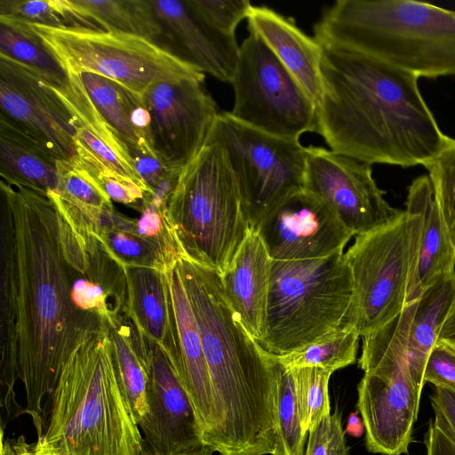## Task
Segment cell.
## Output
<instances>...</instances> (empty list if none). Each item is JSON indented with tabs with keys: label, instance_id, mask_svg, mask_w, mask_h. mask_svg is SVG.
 <instances>
[{
	"label": "cell",
	"instance_id": "cell-1",
	"mask_svg": "<svg viewBox=\"0 0 455 455\" xmlns=\"http://www.w3.org/2000/svg\"><path fill=\"white\" fill-rule=\"evenodd\" d=\"M58 208L49 195L0 181V380L8 415L23 383L26 408L41 437L44 399L74 350L108 327L73 299Z\"/></svg>",
	"mask_w": 455,
	"mask_h": 455
},
{
	"label": "cell",
	"instance_id": "cell-2",
	"mask_svg": "<svg viewBox=\"0 0 455 455\" xmlns=\"http://www.w3.org/2000/svg\"><path fill=\"white\" fill-rule=\"evenodd\" d=\"M321 45L315 132L331 150L371 164L411 167L424 165L448 142L419 77L359 52Z\"/></svg>",
	"mask_w": 455,
	"mask_h": 455
},
{
	"label": "cell",
	"instance_id": "cell-3",
	"mask_svg": "<svg viewBox=\"0 0 455 455\" xmlns=\"http://www.w3.org/2000/svg\"><path fill=\"white\" fill-rule=\"evenodd\" d=\"M177 267L200 335L220 455H274L276 364L230 307L218 272L180 257Z\"/></svg>",
	"mask_w": 455,
	"mask_h": 455
},
{
	"label": "cell",
	"instance_id": "cell-4",
	"mask_svg": "<svg viewBox=\"0 0 455 455\" xmlns=\"http://www.w3.org/2000/svg\"><path fill=\"white\" fill-rule=\"evenodd\" d=\"M36 455H145L139 423L115 367L108 327L70 355L48 396Z\"/></svg>",
	"mask_w": 455,
	"mask_h": 455
},
{
	"label": "cell",
	"instance_id": "cell-5",
	"mask_svg": "<svg viewBox=\"0 0 455 455\" xmlns=\"http://www.w3.org/2000/svg\"><path fill=\"white\" fill-rule=\"evenodd\" d=\"M314 36L417 77L455 76V12L426 2L339 0L324 10Z\"/></svg>",
	"mask_w": 455,
	"mask_h": 455
},
{
	"label": "cell",
	"instance_id": "cell-6",
	"mask_svg": "<svg viewBox=\"0 0 455 455\" xmlns=\"http://www.w3.org/2000/svg\"><path fill=\"white\" fill-rule=\"evenodd\" d=\"M358 306L344 252L306 260H272L264 338L283 356L330 335L356 329Z\"/></svg>",
	"mask_w": 455,
	"mask_h": 455
},
{
	"label": "cell",
	"instance_id": "cell-7",
	"mask_svg": "<svg viewBox=\"0 0 455 455\" xmlns=\"http://www.w3.org/2000/svg\"><path fill=\"white\" fill-rule=\"evenodd\" d=\"M167 213L182 257L221 275L251 228L227 155L210 135L182 167Z\"/></svg>",
	"mask_w": 455,
	"mask_h": 455
},
{
	"label": "cell",
	"instance_id": "cell-8",
	"mask_svg": "<svg viewBox=\"0 0 455 455\" xmlns=\"http://www.w3.org/2000/svg\"><path fill=\"white\" fill-rule=\"evenodd\" d=\"M423 217L415 201L393 220L355 235L345 259L358 306L360 336L383 326L419 295L418 267Z\"/></svg>",
	"mask_w": 455,
	"mask_h": 455
},
{
	"label": "cell",
	"instance_id": "cell-9",
	"mask_svg": "<svg viewBox=\"0 0 455 455\" xmlns=\"http://www.w3.org/2000/svg\"><path fill=\"white\" fill-rule=\"evenodd\" d=\"M25 23L63 70L95 73L139 94L160 82L204 74L169 48L139 36Z\"/></svg>",
	"mask_w": 455,
	"mask_h": 455
},
{
	"label": "cell",
	"instance_id": "cell-10",
	"mask_svg": "<svg viewBox=\"0 0 455 455\" xmlns=\"http://www.w3.org/2000/svg\"><path fill=\"white\" fill-rule=\"evenodd\" d=\"M210 136L223 148L242 196L250 228L304 189L307 148L299 140L269 134L219 114Z\"/></svg>",
	"mask_w": 455,
	"mask_h": 455
},
{
	"label": "cell",
	"instance_id": "cell-11",
	"mask_svg": "<svg viewBox=\"0 0 455 455\" xmlns=\"http://www.w3.org/2000/svg\"><path fill=\"white\" fill-rule=\"evenodd\" d=\"M237 121L279 137L297 139L315 131V106L306 92L256 34L239 48L230 83Z\"/></svg>",
	"mask_w": 455,
	"mask_h": 455
},
{
	"label": "cell",
	"instance_id": "cell-12",
	"mask_svg": "<svg viewBox=\"0 0 455 455\" xmlns=\"http://www.w3.org/2000/svg\"><path fill=\"white\" fill-rule=\"evenodd\" d=\"M364 374L357 386V409L368 451L408 453L421 391L411 374L407 356L398 351L377 352L360 363Z\"/></svg>",
	"mask_w": 455,
	"mask_h": 455
},
{
	"label": "cell",
	"instance_id": "cell-13",
	"mask_svg": "<svg viewBox=\"0 0 455 455\" xmlns=\"http://www.w3.org/2000/svg\"><path fill=\"white\" fill-rule=\"evenodd\" d=\"M307 148L304 188L354 235L381 227L402 212L386 201L371 164L322 147Z\"/></svg>",
	"mask_w": 455,
	"mask_h": 455
},
{
	"label": "cell",
	"instance_id": "cell-14",
	"mask_svg": "<svg viewBox=\"0 0 455 455\" xmlns=\"http://www.w3.org/2000/svg\"><path fill=\"white\" fill-rule=\"evenodd\" d=\"M204 77L200 74L160 82L143 94L154 149L170 164L183 167L198 153L220 114Z\"/></svg>",
	"mask_w": 455,
	"mask_h": 455
},
{
	"label": "cell",
	"instance_id": "cell-15",
	"mask_svg": "<svg viewBox=\"0 0 455 455\" xmlns=\"http://www.w3.org/2000/svg\"><path fill=\"white\" fill-rule=\"evenodd\" d=\"M0 118L58 160L76 156L74 130L64 105L38 71L0 54Z\"/></svg>",
	"mask_w": 455,
	"mask_h": 455
},
{
	"label": "cell",
	"instance_id": "cell-16",
	"mask_svg": "<svg viewBox=\"0 0 455 455\" xmlns=\"http://www.w3.org/2000/svg\"><path fill=\"white\" fill-rule=\"evenodd\" d=\"M272 260H306L343 252L354 235L305 188L268 212L253 228Z\"/></svg>",
	"mask_w": 455,
	"mask_h": 455
},
{
	"label": "cell",
	"instance_id": "cell-17",
	"mask_svg": "<svg viewBox=\"0 0 455 455\" xmlns=\"http://www.w3.org/2000/svg\"><path fill=\"white\" fill-rule=\"evenodd\" d=\"M147 403L139 426L151 455H185L205 445L188 394L165 352L152 341Z\"/></svg>",
	"mask_w": 455,
	"mask_h": 455
},
{
	"label": "cell",
	"instance_id": "cell-18",
	"mask_svg": "<svg viewBox=\"0 0 455 455\" xmlns=\"http://www.w3.org/2000/svg\"><path fill=\"white\" fill-rule=\"evenodd\" d=\"M172 51L202 73L231 83L239 55L235 36L204 20L187 1L151 0Z\"/></svg>",
	"mask_w": 455,
	"mask_h": 455
},
{
	"label": "cell",
	"instance_id": "cell-19",
	"mask_svg": "<svg viewBox=\"0 0 455 455\" xmlns=\"http://www.w3.org/2000/svg\"><path fill=\"white\" fill-rule=\"evenodd\" d=\"M176 336V356L172 365L196 411L205 445L215 427L210 374L196 320L177 267L166 270Z\"/></svg>",
	"mask_w": 455,
	"mask_h": 455
},
{
	"label": "cell",
	"instance_id": "cell-20",
	"mask_svg": "<svg viewBox=\"0 0 455 455\" xmlns=\"http://www.w3.org/2000/svg\"><path fill=\"white\" fill-rule=\"evenodd\" d=\"M64 72L67 79L63 83L50 84L68 112L76 157L98 161L130 177L148 193L127 147L91 100L78 73L68 69Z\"/></svg>",
	"mask_w": 455,
	"mask_h": 455
},
{
	"label": "cell",
	"instance_id": "cell-21",
	"mask_svg": "<svg viewBox=\"0 0 455 455\" xmlns=\"http://www.w3.org/2000/svg\"><path fill=\"white\" fill-rule=\"evenodd\" d=\"M272 259L255 229H250L224 272L225 296L243 325L259 342L265 336Z\"/></svg>",
	"mask_w": 455,
	"mask_h": 455
},
{
	"label": "cell",
	"instance_id": "cell-22",
	"mask_svg": "<svg viewBox=\"0 0 455 455\" xmlns=\"http://www.w3.org/2000/svg\"><path fill=\"white\" fill-rule=\"evenodd\" d=\"M247 20L249 32L262 39L316 108L321 96L322 45L293 21L268 7L252 5Z\"/></svg>",
	"mask_w": 455,
	"mask_h": 455
},
{
	"label": "cell",
	"instance_id": "cell-23",
	"mask_svg": "<svg viewBox=\"0 0 455 455\" xmlns=\"http://www.w3.org/2000/svg\"><path fill=\"white\" fill-rule=\"evenodd\" d=\"M126 314L138 331L158 345L171 363L176 356L172 297L166 271L127 267Z\"/></svg>",
	"mask_w": 455,
	"mask_h": 455
},
{
	"label": "cell",
	"instance_id": "cell-24",
	"mask_svg": "<svg viewBox=\"0 0 455 455\" xmlns=\"http://www.w3.org/2000/svg\"><path fill=\"white\" fill-rule=\"evenodd\" d=\"M78 75L91 100L129 153L138 149L155 151L151 116L143 95L95 73L81 72Z\"/></svg>",
	"mask_w": 455,
	"mask_h": 455
},
{
	"label": "cell",
	"instance_id": "cell-25",
	"mask_svg": "<svg viewBox=\"0 0 455 455\" xmlns=\"http://www.w3.org/2000/svg\"><path fill=\"white\" fill-rule=\"evenodd\" d=\"M422 217L418 278L419 293L438 280L455 272V248L436 204L427 175L412 180L408 188Z\"/></svg>",
	"mask_w": 455,
	"mask_h": 455
},
{
	"label": "cell",
	"instance_id": "cell-26",
	"mask_svg": "<svg viewBox=\"0 0 455 455\" xmlns=\"http://www.w3.org/2000/svg\"><path fill=\"white\" fill-rule=\"evenodd\" d=\"M57 162L39 144L0 118L2 180L49 195L57 188Z\"/></svg>",
	"mask_w": 455,
	"mask_h": 455
},
{
	"label": "cell",
	"instance_id": "cell-27",
	"mask_svg": "<svg viewBox=\"0 0 455 455\" xmlns=\"http://www.w3.org/2000/svg\"><path fill=\"white\" fill-rule=\"evenodd\" d=\"M455 304V272L423 290L416 302L408 335L410 371L422 390L427 356Z\"/></svg>",
	"mask_w": 455,
	"mask_h": 455
},
{
	"label": "cell",
	"instance_id": "cell-28",
	"mask_svg": "<svg viewBox=\"0 0 455 455\" xmlns=\"http://www.w3.org/2000/svg\"><path fill=\"white\" fill-rule=\"evenodd\" d=\"M108 327L117 376L140 423L148 411L151 341L138 331L127 314L114 319Z\"/></svg>",
	"mask_w": 455,
	"mask_h": 455
},
{
	"label": "cell",
	"instance_id": "cell-29",
	"mask_svg": "<svg viewBox=\"0 0 455 455\" xmlns=\"http://www.w3.org/2000/svg\"><path fill=\"white\" fill-rule=\"evenodd\" d=\"M81 27L122 32L157 43L165 36L151 0H66Z\"/></svg>",
	"mask_w": 455,
	"mask_h": 455
},
{
	"label": "cell",
	"instance_id": "cell-30",
	"mask_svg": "<svg viewBox=\"0 0 455 455\" xmlns=\"http://www.w3.org/2000/svg\"><path fill=\"white\" fill-rule=\"evenodd\" d=\"M96 235L108 253L125 268L150 267L165 272L180 259L143 235L137 219L115 209L103 216Z\"/></svg>",
	"mask_w": 455,
	"mask_h": 455
},
{
	"label": "cell",
	"instance_id": "cell-31",
	"mask_svg": "<svg viewBox=\"0 0 455 455\" xmlns=\"http://www.w3.org/2000/svg\"><path fill=\"white\" fill-rule=\"evenodd\" d=\"M0 54L34 68L52 84L67 79L60 63L24 21L0 16Z\"/></svg>",
	"mask_w": 455,
	"mask_h": 455
},
{
	"label": "cell",
	"instance_id": "cell-32",
	"mask_svg": "<svg viewBox=\"0 0 455 455\" xmlns=\"http://www.w3.org/2000/svg\"><path fill=\"white\" fill-rule=\"evenodd\" d=\"M275 360L277 385L274 455H304L307 434L304 432L301 425L292 371L282 365L275 358Z\"/></svg>",
	"mask_w": 455,
	"mask_h": 455
},
{
	"label": "cell",
	"instance_id": "cell-33",
	"mask_svg": "<svg viewBox=\"0 0 455 455\" xmlns=\"http://www.w3.org/2000/svg\"><path fill=\"white\" fill-rule=\"evenodd\" d=\"M360 337L356 329L341 331L291 354L274 357L288 369L318 367L333 373L355 363Z\"/></svg>",
	"mask_w": 455,
	"mask_h": 455
},
{
	"label": "cell",
	"instance_id": "cell-34",
	"mask_svg": "<svg viewBox=\"0 0 455 455\" xmlns=\"http://www.w3.org/2000/svg\"><path fill=\"white\" fill-rule=\"evenodd\" d=\"M292 371L302 428L308 434L331 413L328 394L331 372L318 367H300Z\"/></svg>",
	"mask_w": 455,
	"mask_h": 455
},
{
	"label": "cell",
	"instance_id": "cell-35",
	"mask_svg": "<svg viewBox=\"0 0 455 455\" xmlns=\"http://www.w3.org/2000/svg\"><path fill=\"white\" fill-rule=\"evenodd\" d=\"M428 172L435 198L455 248V140L423 165Z\"/></svg>",
	"mask_w": 455,
	"mask_h": 455
},
{
	"label": "cell",
	"instance_id": "cell-36",
	"mask_svg": "<svg viewBox=\"0 0 455 455\" xmlns=\"http://www.w3.org/2000/svg\"><path fill=\"white\" fill-rule=\"evenodd\" d=\"M0 16L50 27H80L66 0H0Z\"/></svg>",
	"mask_w": 455,
	"mask_h": 455
},
{
	"label": "cell",
	"instance_id": "cell-37",
	"mask_svg": "<svg viewBox=\"0 0 455 455\" xmlns=\"http://www.w3.org/2000/svg\"><path fill=\"white\" fill-rule=\"evenodd\" d=\"M77 160L92 176L112 202L132 207L137 211L140 209L145 201L147 192L135 180L98 161L91 159L82 160L79 158Z\"/></svg>",
	"mask_w": 455,
	"mask_h": 455
},
{
	"label": "cell",
	"instance_id": "cell-38",
	"mask_svg": "<svg viewBox=\"0 0 455 455\" xmlns=\"http://www.w3.org/2000/svg\"><path fill=\"white\" fill-rule=\"evenodd\" d=\"M189 5L218 30L235 36L238 24L247 19L252 4L248 0H188Z\"/></svg>",
	"mask_w": 455,
	"mask_h": 455
},
{
	"label": "cell",
	"instance_id": "cell-39",
	"mask_svg": "<svg viewBox=\"0 0 455 455\" xmlns=\"http://www.w3.org/2000/svg\"><path fill=\"white\" fill-rule=\"evenodd\" d=\"M304 455H351L338 407L309 430Z\"/></svg>",
	"mask_w": 455,
	"mask_h": 455
},
{
	"label": "cell",
	"instance_id": "cell-40",
	"mask_svg": "<svg viewBox=\"0 0 455 455\" xmlns=\"http://www.w3.org/2000/svg\"><path fill=\"white\" fill-rule=\"evenodd\" d=\"M455 392V347L436 341L432 347L424 370V383Z\"/></svg>",
	"mask_w": 455,
	"mask_h": 455
},
{
	"label": "cell",
	"instance_id": "cell-41",
	"mask_svg": "<svg viewBox=\"0 0 455 455\" xmlns=\"http://www.w3.org/2000/svg\"><path fill=\"white\" fill-rule=\"evenodd\" d=\"M130 155L140 178L147 188V194L151 193L166 178L180 173L182 169L168 164L154 150H132L130 151Z\"/></svg>",
	"mask_w": 455,
	"mask_h": 455
},
{
	"label": "cell",
	"instance_id": "cell-42",
	"mask_svg": "<svg viewBox=\"0 0 455 455\" xmlns=\"http://www.w3.org/2000/svg\"><path fill=\"white\" fill-rule=\"evenodd\" d=\"M431 402L435 412L433 424L455 444V392L435 387Z\"/></svg>",
	"mask_w": 455,
	"mask_h": 455
},
{
	"label": "cell",
	"instance_id": "cell-43",
	"mask_svg": "<svg viewBox=\"0 0 455 455\" xmlns=\"http://www.w3.org/2000/svg\"><path fill=\"white\" fill-rule=\"evenodd\" d=\"M425 443L427 455H455V444L433 423L428 427Z\"/></svg>",
	"mask_w": 455,
	"mask_h": 455
},
{
	"label": "cell",
	"instance_id": "cell-44",
	"mask_svg": "<svg viewBox=\"0 0 455 455\" xmlns=\"http://www.w3.org/2000/svg\"><path fill=\"white\" fill-rule=\"evenodd\" d=\"M28 445L24 436H19L15 440L4 439V433L1 432V451L5 455H29Z\"/></svg>",
	"mask_w": 455,
	"mask_h": 455
},
{
	"label": "cell",
	"instance_id": "cell-45",
	"mask_svg": "<svg viewBox=\"0 0 455 455\" xmlns=\"http://www.w3.org/2000/svg\"><path fill=\"white\" fill-rule=\"evenodd\" d=\"M437 341L445 342L455 347V304L442 327Z\"/></svg>",
	"mask_w": 455,
	"mask_h": 455
},
{
	"label": "cell",
	"instance_id": "cell-46",
	"mask_svg": "<svg viewBox=\"0 0 455 455\" xmlns=\"http://www.w3.org/2000/svg\"><path fill=\"white\" fill-rule=\"evenodd\" d=\"M344 431L345 433L355 437H359L363 435L364 431V424L362 418L358 416L356 411L350 413L347 419V427Z\"/></svg>",
	"mask_w": 455,
	"mask_h": 455
},
{
	"label": "cell",
	"instance_id": "cell-47",
	"mask_svg": "<svg viewBox=\"0 0 455 455\" xmlns=\"http://www.w3.org/2000/svg\"><path fill=\"white\" fill-rule=\"evenodd\" d=\"M214 452L215 451L210 446L204 445L202 448L185 455H213Z\"/></svg>",
	"mask_w": 455,
	"mask_h": 455
},
{
	"label": "cell",
	"instance_id": "cell-48",
	"mask_svg": "<svg viewBox=\"0 0 455 455\" xmlns=\"http://www.w3.org/2000/svg\"><path fill=\"white\" fill-rule=\"evenodd\" d=\"M28 454H29V455H36V454L33 451V450H32L31 443H28Z\"/></svg>",
	"mask_w": 455,
	"mask_h": 455
},
{
	"label": "cell",
	"instance_id": "cell-49",
	"mask_svg": "<svg viewBox=\"0 0 455 455\" xmlns=\"http://www.w3.org/2000/svg\"><path fill=\"white\" fill-rule=\"evenodd\" d=\"M1 455H4V454H1Z\"/></svg>",
	"mask_w": 455,
	"mask_h": 455
}]
</instances>
